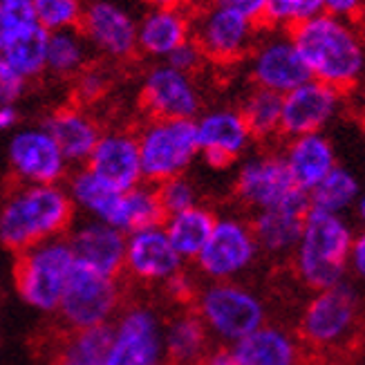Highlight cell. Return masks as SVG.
I'll list each match as a JSON object with an SVG mask.
<instances>
[{
	"mask_svg": "<svg viewBox=\"0 0 365 365\" xmlns=\"http://www.w3.org/2000/svg\"><path fill=\"white\" fill-rule=\"evenodd\" d=\"M74 267L76 258L68 237L41 242L16 253L14 289L29 309L43 316H56Z\"/></svg>",
	"mask_w": 365,
	"mask_h": 365,
	"instance_id": "cell-6",
	"label": "cell"
},
{
	"mask_svg": "<svg viewBox=\"0 0 365 365\" xmlns=\"http://www.w3.org/2000/svg\"><path fill=\"white\" fill-rule=\"evenodd\" d=\"M66 188H68L76 213H81L83 217L106 222V225L115 211L119 195L123 193V190H117L106 180H101L97 173H92L88 166L72 168L70 178L66 182Z\"/></svg>",
	"mask_w": 365,
	"mask_h": 365,
	"instance_id": "cell-29",
	"label": "cell"
},
{
	"mask_svg": "<svg viewBox=\"0 0 365 365\" xmlns=\"http://www.w3.org/2000/svg\"><path fill=\"white\" fill-rule=\"evenodd\" d=\"M193 309L222 347L235 345L269 321L267 300L242 280L202 282Z\"/></svg>",
	"mask_w": 365,
	"mask_h": 365,
	"instance_id": "cell-5",
	"label": "cell"
},
{
	"mask_svg": "<svg viewBox=\"0 0 365 365\" xmlns=\"http://www.w3.org/2000/svg\"><path fill=\"white\" fill-rule=\"evenodd\" d=\"M166 213L162 209L160 195L153 184H139L130 190H123L119 202L110 215L108 225L119 229L121 233H135L148 227H162Z\"/></svg>",
	"mask_w": 365,
	"mask_h": 365,
	"instance_id": "cell-30",
	"label": "cell"
},
{
	"mask_svg": "<svg viewBox=\"0 0 365 365\" xmlns=\"http://www.w3.org/2000/svg\"><path fill=\"white\" fill-rule=\"evenodd\" d=\"M229 350L235 365H307L312 359L296 329L272 321Z\"/></svg>",
	"mask_w": 365,
	"mask_h": 365,
	"instance_id": "cell-22",
	"label": "cell"
},
{
	"mask_svg": "<svg viewBox=\"0 0 365 365\" xmlns=\"http://www.w3.org/2000/svg\"><path fill=\"white\" fill-rule=\"evenodd\" d=\"M345 94L336 88L325 86L316 78L292 90L282 97V123L280 137L294 139L300 135L325 133L343 113Z\"/></svg>",
	"mask_w": 365,
	"mask_h": 365,
	"instance_id": "cell-19",
	"label": "cell"
},
{
	"mask_svg": "<svg viewBox=\"0 0 365 365\" xmlns=\"http://www.w3.org/2000/svg\"><path fill=\"white\" fill-rule=\"evenodd\" d=\"M209 5L229 9L233 14H240L242 19L260 25V23H264L269 0H209Z\"/></svg>",
	"mask_w": 365,
	"mask_h": 365,
	"instance_id": "cell-44",
	"label": "cell"
},
{
	"mask_svg": "<svg viewBox=\"0 0 365 365\" xmlns=\"http://www.w3.org/2000/svg\"><path fill=\"white\" fill-rule=\"evenodd\" d=\"M319 14H323V0H269L264 25L292 31Z\"/></svg>",
	"mask_w": 365,
	"mask_h": 365,
	"instance_id": "cell-37",
	"label": "cell"
},
{
	"mask_svg": "<svg viewBox=\"0 0 365 365\" xmlns=\"http://www.w3.org/2000/svg\"><path fill=\"white\" fill-rule=\"evenodd\" d=\"M110 327L63 331L52 347L50 365H106Z\"/></svg>",
	"mask_w": 365,
	"mask_h": 365,
	"instance_id": "cell-33",
	"label": "cell"
},
{
	"mask_svg": "<svg viewBox=\"0 0 365 365\" xmlns=\"http://www.w3.org/2000/svg\"><path fill=\"white\" fill-rule=\"evenodd\" d=\"M166 63L175 68V70H180V72H186V74H193L195 76L204 68L206 56L200 50V45L193 38H190L184 45H180L178 50L166 58Z\"/></svg>",
	"mask_w": 365,
	"mask_h": 365,
	"instance_id": "cell-43",
	"label": "cell"
},
{
	"mask_svg": "<svg viewBox=\"0 0 365 365\" xmlns=\"http://www.w3.org/2000/svg\"><path fill=\"white\" fill-rule=\"evenodd\" d=\"M193 38L206 61L231 66L249 56L258 41V25L240 14L209 5L193 19Z\"/></svg>",
	"mask_w": 365,
	"mask_h": 365,
	"instance_id": "cell-17",
	"label": "cell"
},
{
	"mask_svg": "<svg viewBox=\"0 0 365 365\" xmlns=\"http://www.w3.org/2000/svg\"><path fill=\"white\" fill-rule=\"evenodd\" d=\"M11 182L19 184H66L72 166L43 123L23 125L7 144Z\"/></svg>",
	"mask_w": 365,
	"mask_h": 365,
	"instance_id": "cell-13",
	"label": "cell"
},
{
	"mask_svg": "<svg viewBox=\"0 0 365 365\" xmlns=\"http://www.w3.org/2000/svg\"><path fill=\"white\" fill-rule=\"evenodd\" d=\"M68 242L78 264L90 267L106 276L123 278L125 260V233L106 222L81 217L68 233Z\"/></svg>",
	"mask_w": 365,
	"mask_h": 365,
	"instance_id": "cell-21",
	"label": "cell"
},
{
	"mask_svg": "<svg viewBox=\"0 0 365 365\" xmlns=\"http://www.w3.org/2000/svg\"><path fill=\"white\" fill-rule=\"evenodd\" d=\"M289 34L316 81L343 94L365 83V29L356 21L323 11Z\"/></svg>",
	"mask_w": 365,
	"mask_h": 365,
	"instance_id": "cell-2",
	"label": "cell"
},
{
	"mask_svg": "<svg viewBox=\"0 0 365 365\" xmlns=\"http://www.w3.org/2000/svg\"><path fill=\"white\" fill-rule=\"evenodd\" d=\"M200 287H202L200 276L195 272H190V269H182L178 276H173L164 284L162 292L175 307H193Z\"/></svg>",
	"mask_w": 365,
	"mask_h": 365,
	"instance_id": "cell-41",
	"label": "cell"
},
{
	"mask_svg": "<svg viewBox=\"0 0 365 365\" xmlns=\"http://www.w3.org/2000/svg\"><path fill=\"white\" fill-rule=\"evenodd\" d=\"M76 222V209L66 184L11 182L0 197V245L23 253L56 237H68Z\"/></svg>",
	"mask_w": 365,
	"mask_h": 365,
	"instance_id": "cell-1",
	"label": "cell"
},
{
	"mask_svg": "<svg viewBox=\"0 0 365 365\" xmlns=\"http://www.w3.org/2000/svg\"><path fill=\"white\" fill-rule=\"evenodd\" d=\"M359 119H361V125L365 128V92H363V97L359 101Z\"/></svg>",
	"mask_w": 365,
	"mask_h": 365,
	"instance_id": "cell-51",
	"label": "cell"
},
{
	"mask_svg": "<svg viewBox=\"0 0 365 365\" xmlns=\"http://www.w3.org/2000/svg\"><path fill=\"white\" fill-rule=\"evenodd\" d=\"M193 36V21L184 9H148L137 25V50L157 63L166 61Z\"/></svg>",
	"mask_w": 365,
	"mask_h": 365,
	"instance_id": "cell-26",
	"label": "cell"
},
{
	"mask_svg": "<svg viewBox=\"0 0 365 365\" xmlns=\"http://www.w3.org/2000/svg\"><path fill=\"white\" fill-rule=\"evenodd\" d=\"M323 11L343 21H361L365 14V0H323Z\"/></svg>",
	"mask_w": 365,
	"mask_h": 365,
	"instance_id": "cell-45",
	"label": "cell"
},
{
	"mask_svg": "<svg viewBox=\"0 0 365 365\" xmlns=\"http://www.w3.org/2000/svg\"><path fill=\"white\" fill-rule=\"evenodd\" d=\"M365 327V300L354 280L314 292L298 314L296 331L309 356L327 359L350 350Z\"/></svg>",
	"mask_w": 365,
	"mask_h": 365,
	"instance_id": "cell-3",
	"label": "cell"
},
{
	"mask_svg": "<svg viewBox=\"0 0 365 365\" xmlns=\"http://www.w3.org/2000/svg\"><path fill=\"white\" fill-rule=\"evenodd\" d=\"M240 113L253 135V141L269 144L280 137L282 123V97L262 88H251L240 103Z\"/></svg>",
	"mask_w": 365,
	"mask_h": 365,
	"instance_id": "cell-34",
	"label": "cell"
},
{
	"mask_svg": "<svg viewBox=\"0 0 365 365\" xmlns=\"http://www.w3.org/2000/svg\"><path fill=\"white\" fill-rule=\"evenodd\" d=\"M231 195L235 204L249 215L267 209H278L284 204L309 202L305 190H300L294 184L280 150L272 148L247 155L235 166Z\"/></svg>",
	"mask_w": 365,
	"mask_h": 365,
	"instance_id": "cell-10",
	"label": "cell"
},
{
	"mask_svg": "<svg viewBox=\"0 0 365 365\" xmlns=\"http://www.w3.org/2000/svg\"><path fill=\"white\" fill-rule=\"evenodd\" d=\"M92 63V50L78 29L52 31L47 41V74L74 81Z\"/></svg>",
	"mask_w": 365,
	"mask_h": 365,
	"instance_id": "cell-32",
	"label": "cell"
},
{
	"mask_svg": "<svg viewBox=\"0 0 365 365\" xmlns=\"http://www.w3.org/2000/svg\"><path fill=\"white\" fill-rule=\"evenodd\" d=\"M307 211L309 202H296L249 215L262 258L292 260L300 235H303Z\"/></svg>",
	"mask_w": 365,
	"mask_h": 365,
	"instance_id": "cell-25",
	"label": "cell"
},
{
	"mask_svg": "<svg viewBox=\"0 0 365 365\" xmlns=\"http://www.w3.org/2000/svg\"><path fill=\"white\" fill-rule=\"evenodd\" d=\"M137 141L144 182L153 186L186 175L200 160L195 121L188 119H148L137 128Z\"/></svg>",
	"mask_w": 365,
	"mask_h": 365,
	"instance_id": "cell-8",
	"label": "cell"
},
{
	"mask_svg": "<svg viewBox=\"0 0 365 365\" xmlns=\"http://www.w3.org/2000/svg\"><path fill=\"white\" fill-rule=\"evenodd\" d=\"M83 3H86V0H83Z\"/></svg>",
	"mask_w": 365,
	"mask_h": 365,
	"instance_id": "cell-54",
	"label": "cell"
},
{
	"mask_svg": "<svg viewBox=\"0 0 365 365\" xmlns=\"http://www.w3.org/2000/svg\"><path fill=\"white\" fill-rule=\"evenodd\" d=\"M200 160L211 170H229L240 164L256 144L240 108H209L195 119Z\"/></svg>",
	"mask_w": 365,
	"mask_h": 365,
	"instance_id": "cell-16",
	"label": "cell"
},
{
	"mask_svg": "<svg viewBox=\"0 0 365 365\" xmlns=\"http://www.w3.org/2000/svg\"><path fill=\"white\" fill-rule=\"evenodd\" d=\"M247 72L253 88L276 92L280 97L312 78L292 34L274 27H269V34L258 36L247 56Z\"/></svg>",
	"mask_w": 365,
	"mask_h": 365,
	"instance_id": "cell-12",
	"label": "cell"
},
{
	"mask_svg": "<svg viewBox=\"0 0 365 365\" xmlns=\"http://www.w3.org/2000/svg\"><path fill=\"white\" fill-rule=\"evenodd\" d=\"M280 155L294 184L300 190H305L307 195L339 166L336 146L327 133H312L284 139Z\"/></svg>",
	"mask_w": 365,
	"mask_h": 365,
	"instance_id": "cell-24",
	"label": "cell"
},
{
	"mask_svg": "<svg viewBox=\"0 0 365 365\" xmlns=\"http://www.w3.org/2000/svg\"><path fill=\"white\" fill-rule=\"evenodd\" d=\"M182 269H186V262L170 245L164 227H148L125 235L123 280L162 289Z\"/></svg>",
	"mask_w": 365,
	"mask_h": 365,
	"instance_id": "cell-18",
	"label": "cell"
},
{
	"mask_svg": "<svg viewBox=\"0 0 365 365\" xmlns=\"http://www.w3.org/2000/svg\"><path fill=\"white\" fill-rule=\"evenodd\" d=\"M29 83L0 54V106H16L27 92Z\"/></svg>",
	"mask_w": 365,
	"mask_h": 365,
	"instance_id": "cell-42",
	"label": "cell"
},
{
	"mask_svg": "<svg viewBox=\"0 0 365 365\" xmlns=\"http://www.w3.org/2000/svg\"><path fill=\"white\" fill-rule=\"evenodd\" d=\"M354 225L345 215L309 209L303 235L289 260L296 280L314 294L334 287L350 274Z\"/></svg>",
	"mask_w": 365,
	"mask_h": 365,
	"instance_id": "cell-4",
	"label": "cell"
},
{
	"mask_svg": "<svg viewBox=\"0 0 365 365\" xmlns=\"http://www.w3.org/2000/svg\"><path fill=\"white\" fill-rule=\"evenodd\" d=\"M361 27L365 29V14H363V19H361Z\"/></svg>",
	"mask_w": 365,
	"mask_h": 365,
	"instance_id": "cell-53",
	"label": "cell"
},
{
	"mask_svg": "<svg viewBox=\"0 0 365 365\" xmlns=\"http://www.w3.org/2000/svg\"><path fill=\"white\" fill-rule=\"evenodd\" d=\"M137 25L139 19L121 0H86L78 31L97 56L110 63H125L139 54Z\"/></svg>",
	"mask_w": 365,
	"mask_h": 365,
	"instance_id": "cell-15",
	"label": "cell"
},
{
	"mask_svg": "<svg viewBox=\"0 0 365 365\" xmlns=\"http://www.w3.org/2000/svg\"><path fill=\"white\" fill-rule=\"evenodd\" d=\"M113 88V74L101 63H90V66L72 81V103L88 108L99 103L108 97Z\"/></svg>",
	"mask_w": 365,
	"mask_h": 365,
	"instance_id": "cell-38",
	"label": "cell"
},
{
	"mask_svg": "<svg viewBox=\"0 0 365 365\" xmlns=\"http://www.w3.org/2000/svg\"><path fill=\"white\" fill-rule=\"evenodd\" d=\"M21 128L19 106H0V133H16Z\"/></svg>",
	"mask_w": 365,
	"mask_h": 365,
	"instance_id": "cell-47",
	"label": "cell"
},
{
	"mask_svg": "<svg viewBox=\"0 0 365 365\" xmlns=\"http://www.w3.org/2000/svg\"><path fill=\"white\" fill-rule=\"evenodd\" d=\"M155 188H157V195H160V202H162V209H164L166 217L182 213L186 209H193L195 204H200V190L188 175L173 178V180L155 186Z\"/></svg>",
	"mask_w": 365,
	"mask_h": 365,
	"instance_id": "cell-40",
	"label": "cell"
},
{
	"mask_svg": "<svg viewBox=\"0 0 365 365\" xmlns=\"http://www.w3.org/2000/svg\"><path fill=\"white\" fill-rule=\"evenodd\" d=\"M106 365H168L164 316L146 300H128L110 325Z\"/></svg>",
	"mask_w": 365,
	"mask_h": 365,
	"instance_id": "cell-11",
	"label": "cell"
},
{
	"mask_svg": "<svg viewBox=\"0 0 365 365\" xmlns=\"http://www.w3.org/2000/svg\"><path fill=\"white\" fill-rule=\"evenodd\" d=\"M354 217H356V222L361 227H365V188H363V193H361V197H359V202L354 206Z\"/></svg>",
	"mask_w": 365,
	"mask_h": 365,
	"instance_id": "cell-50",
	"label": "cell"
},
{
	"mask_svg": "<svg viewBox=\"0 0 365 365\" xmlns=\"http://www.w3.org/2000/svg\"><path fill=\"white\" fill-rule=\"evenodd\" d=\"M363 180L350 166L339 164L329 175L309 193V209L345 215L354 213V206L363 193Z\"/></svg>",
	"mask_w": 365,
	"mask_h": 365,
	"instance_id": "cell-31",
	"label": "cell"
},
{
	"mask_svg": "<svg viewBox=\"0 0 365 365\" xmlns=\"http://www.w3.org/2000/svg\"><path fill=\"white\" fill-rule=\"evenodd\" d=\"M262 258L253 235L249 215L217 213V222L209 242L193 262V272L202 282L240 280Z\"/></svg>",
	"mask_w": 365,
	"mask_h": 365,
	"instance_id": "cell-9",
	"label": "cell"
},
{
	"mask_svg": "<svg viewBox=\"0 0 365 365\" xmlns=\"http://www.w3.org/2000/svg\"><path fill=\"white\" fill-rule=\"evenodd\" d=\"M197 365H235V361H233V354H231L229 347L215 345L213 350L206 354Z\"/></svg>",
	"mask_w": 365,
	"mask_h": 365,
	"instance_id": "cell-48",
	"label": "cell"
},
{
	"mask_svg": "<svg viewBox=\"0 0 365 365\" xmlns=\"http://www.w3.org/2000/svg\"><path fill=\"white\" fill-rule=\"evenodd\" d=\"M86 166L117 190H130L139 184H144L137 130H128V128L103 130L99 144L90 155Z\"/></svg>",
	"mask_w": 365,
	"mask_h": 365,
	"instance_id": "cell-20",
	"label": "cell"
},
{
	"mask_svg": "<svg viewBox=\"0 0 365 365\" xmlns=\"http://www.w3.org/2000/svg\"><path fill=\"white\" fill-rule=\"evenodd\" d=\"M215 222H217V213L209 204L200 202L193 209L168 215L162 227L168 235L170 245L180 253V258L186 264H193L195 258L202 253L204 245L209 242Z\"/></svg>",
	"mask_w": 365,
	"mask_h": 365,
	"instance_id": "cell-28",
	"label": "cell"
},
{
	"mask_svg": "<svg viewBox=\"0 0 365 365\" xmlns=\"http://www.w3.org/2000/svg\"><path fill=\"white\" fill-rule=\"evenodd\" d=\"M125 303L128 300H125L123 278L106 276L76 262L66 294L61 298L56 319L63 331L110 327Z\"/></svg>",
	"mask_w": 365,
	"mask_h": 365,
	"instance_id": "cell-7",
	"label": "cell"
},
{
	"mask_svg": "<svg viewBox=\"0 0 365 365\" xmlns=\"http://www.w3.org/2000/svg\"><path fill=\"white\" fill-rule=\"evenodd\" d=\"M34 5V16L36 23L52 31H63V29H78L83 16V0H31Z\"/></svg>",
	"mask_w": 365,
	"mask_h": 365,
	"instance_id": "cell-36",
	"label": "cell"
},
{
	"mask_svg": "<svg viewBox=\"0 0 365 365\" xmlns=\"http://www.w3.org/2000/svg\"><path fill=\"white\" fill-rule=\"evenodd\" d=\"M139 103L148 119H188L204 113V97L193 74L180 72L166 61L153 63L141 76Z\"/></svg>",
	"mask_w": 365,
	"mask_h": 365,
	"instance_id": "cell-14",
	"label": "cell"
},
{
	"mask_svg": "<svg viewBox=\"0 0 365 365\" xmlns=\"http://www.w3.org/2000/svg\"><path fill=\"white\" fill-rule=\"evenodd\" d=\"M148 9H180L184 0H144Z\"/></svg>",
	"mask_w": 365,
	"mask_h": 365,
	"instance_id": "cell-49",
	"label": "cell"
},
{
	"mask_svg": "<svg viewBox=\"0 0 365 365\" xmlns=\"http://www.w3.org/2000/svg\"><path fill=\"white\" fill-rule=\"evenodd\" d=\"M41 123L54 137V141L63 150V155H66V160L70 162L72 168L88 164L90 155L94 153L103 135V128L97 121V117L88 108H81L76 103L54 108Z\"/></svg>",
	"mask_w": 365,
	"mask_h": 365,
	"instance_id": "cell-23",
	"label": "cell"
},
{
	"mask_svg": "<svg viewBox=\"0 0 365 365\" xmlns=\"http://www.w3.org/2000/svg\"><path fill=\"white\" fill-rule=\"evenodd\" d=\"M350 276L356 284H365V227L354 233L350 251Z\"/></svg>",
	"mask_w": 365,
	"mask_h": 365,
	"instance_id": "cell-46",
	"label": "cell"
},
{
	"mask_svg": "<svg viewBox=\"0 0 365 365\" xmlns=\"http://www.w3.org/2000/svg\"><path fill=\"white\" fill-rule=\"evenodd\" d=\"M215 347L209 329L193 307H178L164 319V350L168 365H197Z\"/></svg>",
	"mask_w": 365,
	"mask_h": 365,
	"instance_id": "cell-27",
	"label": "cell"
},
{
	"mask_svg": "<svg viewBox=\"0 0 365 365\" xmlns=\"http://www.w3.org/2000/svg\"><path fill=\"white\" fill-rule=\"evenodd\" d=\"M31 25H36L31 0H0V54Z\"/></svg>",
	"mask_w": 365,
	"mask_h": 365,
	"instance_id": "cell-39",
	"label": "cell"
},
{
	"mask_svg": "<svg viewBox=\"0 0 365 365\" xmlns=\"http://www.w3.org/2000/svg\"><path fill=\"white\" fill-rule=\"evenodd\" d=\"M47 41H50V31L36 23L29 29H25L3 52V56L9 61V66L27 83L47 74Z\"/></svg>",
	"mask_w": 365,
	"mask_h": 365,
	"instance_id": "cell-35",
	"label": "cell"
},
{
	"mask_svg": "<svg viewBox=\"0 0 365 365\" xmlns=\"http://www.w3.org/2000/svg\"><path fill=\"white\" fill-rule=\"evenodd\" d=\"M307 365H325V363H323V361H312V359H309V363H307Z\"/></svg>",
	"mask_w": 365,
	"mask_h": 365,
	"instance_id": "cell-52",
	"label": "cell"
}]
</instances>
